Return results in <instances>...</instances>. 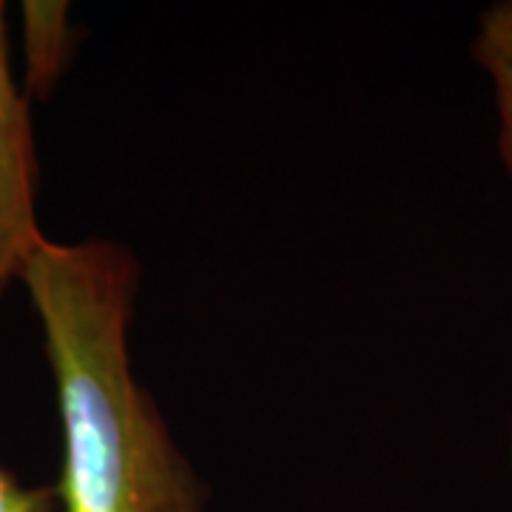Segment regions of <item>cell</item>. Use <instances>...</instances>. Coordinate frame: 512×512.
<instances>
[{
	"label": "cell",
	"instance_id": "1",
	"mask_svg": "<svg viewBox=\"0 0 512 512\" xmlns=\"http://www.w3.org/2000/svg\"><path fill=\"white\" fill-rule=\"evenodd\" d=\"M137 282L134 254L111 239H43L20 279L55 379L60 512H205V484L131 370Z\"/></svg>",
	"mask_w": 512,
	"mask_h": 512
},
{
	"label": "cell",
	"instance_id": "2",
	"mask_svg": "<svg viewBox=\"0 0 512 512\" xmlns=\"http://www.w3.org/2000/svg\"><path fill=\"white\" fill-rule=\"evenodd\" d=\"M37 185L40 165L29 100L12 72L6 6L0 3V296L23 279L29 259L46 239L37 222Z\"/></svg>",
	"mask_w": 512,
	"mask_h": 512
},
{
	"label": "cell",
	"instance_id": "3",
	"mask_svg": "<svg viewBox=\"0 0 512 512\" xmlns=\"http://www.w3.org/2000/svg\"><path fill=\"white\" fill-rule=\"evenodd\" d=\"M20 43H23V94L26 100H46L55 92L69 66L74 29L69 3L26 0L20 3Z\"/></svg>",
	"mask_w": 512,
	"mask_h": 512
},
{
	"label": "cell",
	"instance_id": "4",
	"mask_svg": "<svg viewBox=\"0 0 512 512\" xmlns=\"http://www.w3.org/2000/svg\"><path fill=\"white\" fill-rule=\"evenodd\" d=\"M473 57L493 83L498 154L512 177V0L495 3L478 18Z\"/></svg>",
	"mask_w": 512,
	"mask_h": 512
},
{
	"label": "cell",
	"instance_id": "5",
	"mask_svg": "<svg viewBox=\"0 0 512 512\" xmlns=\"http://www.w3.org/2000/svg\"><path fill=\"white\" fill-rule=\"evenodd\" d=\"M0 512H60L55 487H32L0 467Z\"/></svg>",
	"mask_w": 512,
	"mask_h": 512
}]
</instances>
